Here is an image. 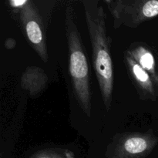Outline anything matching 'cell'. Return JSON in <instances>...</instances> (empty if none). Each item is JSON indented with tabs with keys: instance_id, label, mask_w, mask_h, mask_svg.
Instances as JSON below:
<instances>
[{
	"instance_id": "6da1fadb",
	"label": "cell",
	"mask_w": 158,
	"mask_h": 158,
	"mask_svg": "<svg viewBox=\"0 0 158 158\" xmlns=\"http://www.w3.org/2000/svg\"><path fill=\"white\" fill-rule=\"evenodd\" d=\"M82 3L92 46L94 70L103 104L106 111H109L112 105L114 76L111 54L112 39L108 33L106 14L97 0H83Z\"/></svg>"
},
{
	"instance_id": "7a4b0ae2",
	"label": "cell",
	"mask_w": 158,
	"mask_h": 158,
	"mask_svg": "<svg viewBox=\"0 0 158 158\" xmlns=\"http://www.w3.org/2000/svg\"><path fill=\"white\" fill-rule=\"evenodd\" d=\"M76 13L72 3L65 9V32L69 51V72L75 98L87 117L91 116V89L87 57L77 28Z\"/></svg>"
},
{
	"instance_id": "3957f363",
	"label": "cell",
	"mask_w": 158,
	"mask_h": 158,
	"mask_svg": "<svg viewBox=\"0 0 158 158\" xmlns=\"http://www.w3.org/2000/svg\"><path fill=\"white\" fill-rule=\"evenodd\" d=\"M114 20V28L138 27L158 16V0H104Z\"/></svg>"
},
{
	"instance_id": "277c9868",
	"label": "cell",
	"mask_w": 158,
	"mask_h": 158,
	"mask_svg": "<svg viewBox=\"0 0 158 158\" xmlns=\"http://www.w3.org/2000/svg\"><path fill=\"white\" fill-rule=\"evenodd\" d=\"M158 143L152 130L147 132H126L115 134L106 150L107 158H143Z\"/></svg>"
},
{
	"instance_id": "5b68a950",
	"label": "cell",
	"mask_w": 158,
	"mask_h": 158,
	"mask_svg": "<svg viewBox=\"0 0 158 158\" xmlns=\"http://www.w3.org/2000/svg\"><path fill=\"white\" fill-rule=\"evenodd\" d=\"M15 10L18 12L20 25L30 46L43 62H47L44 26L36 6L32 1L25 0L24 4Z\"/></svg>"
},
{
	"instance_id": "8992f818",
	"label": "cell",
	"mask_w": 158,
	"mask_h": 158,
	"mask_svg": "<svg viewBox=\"0 0 158 158\" xmlns=\"http://www.w3.org/2000/svg\"><path fill=\"white\" fill-rule=\"evenodd\" d=\"M124 64L131 83L141 100L155 101L158 97V88L152 77L126 51L123 52Z\"/></svg>"
},
{
	"instance_id": "52a82bcc",
	"label": "cell",
	"mask_w": 158,
	"mask_h": 158,
	"mask_svg": "<svg viewBox=\"0 0 158 158\" xmlns=\"http://www.w3.org/2000/svg\"><path fill=\"white\" fill-rule=\"evenodd\" d=\"M125 51L151 75L158 88V69L152 49L144 43L134 42Z\"/></svg>"
},
{
	"instance_id": "ba28073f",
	"label": "cell",
	"mask_w": 158,
	"mask_h": 158,
	"mask_svg": "<svg viewBox=\"0 0 158 158\" xmlns=\"http://www.w3.org/2000/svg\"><path fill=\"white\" fill-rule=\"evenodd\" d=\"M21 86L31 96L41 94L48 86V77L45 71L38 66H29L21 77Z\"/></svg>"
},
{
	"instance_id": "9c48e42d",
	"label": "cell",
	"mask_w": 158,
	"mask_h": 158,
	"mask_svg": "<svg viewBox=\"0 0 158 158\" xmlns=\"http://www.w3.org/2000/svg\"><path fill=\"white\" fill-rule=\"evenodd\" d=\"M60 150H46L40 152V155L36 158H57Z\"/></svg>"
},
{
	"instance_id": "30bf717a",
	"label": "cell",
	"mask_w": 158,
	"mask_h": 158,
	"mask_svg": "<svg viewBox=\"0 0 158 158\" xmlns=\"http://www.w3.org/2000/svg\"><path fill=\"white\" fill-rule=\"evenodd\" d=\"M5 47L7 49H12L15 48V46H16V42L14 39L12 38H8L6 39V40L5 41Z\"/></svg>"
}]
</instances>
